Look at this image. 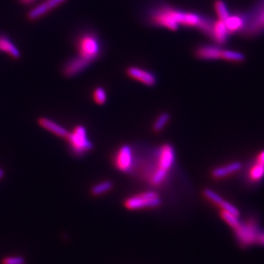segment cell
<instances>
[{"instance_id":"obj_16","label":"cell","mask_w":264,"mask_h":264,"mask_svg":"<svg viewBox=\"0 0 264 264\" xmlns=\"http://www.w3.org/2000/svg\"><path fill=\"white\" fill-rule=\"evenodd\" d=\"M228 34H229V32H228L224 21L218 20L217 21L214 23L211 39H214L218 44L223 45L227 41Z\"/></svg>"},{"instance_id":"obj_5","label":"cell","mask_w":264,"mask_h":264,"mask_svg":"<svg viewBox=\"0 0 264 264\" xmlns=\"http://www.w3.org/2000/svg\"><path fill=\"white\" fill-rule=\"evenodd\" d=\"M135 158L132 147L128 145L120 146L112 157V163L117 170L122 173H129L135 165Z\"/></svg>"},{"instance_id":"obj_21","label":"cell","mask_w":264,"mask_h":264,"mask_svg":"<svg viewBox=\"0 0 264 264\" xmlns=\"http://www.w3.org/2000/svg\"><path fill=\"white\" fill-rule=\"evenodd\" d=\"M170 120V114L168 112H163L159 117L156 119L155 122L152 126V129L154 132H160L164 128L166 125L168 124V122Z\"/></svg>"},{"instance_id":"obj_24","label":"cell","mask_w":264,"mask_h":264,"mask_svg":"<svg viewBox=\"0 0 264 264\" xmlns=\"http://www.w3.org/2000/svg\"><path fill=\"white\" fill-rule=\"evenodd\" d=\"M220 215L221 217L225 221V223H228V225L230 226L233 229H234L240 222L238 220V216H236V215H233V214H231V213L228 212L226 210H221Z\"/></svg>"},{"instance_id":"obj_25","label":"cell","mask_w":264,"mask_h":264,"mask_svg":"<svg viewBox=\"0 0 264 264\" xmlns=\"http://www.w3.org/2000/svg\"><path fill=\"white\" fill-rule=\"evenodd\" d=\"M25 257L23 256H7L1 259L0 264H26Z\"/></svg>"},{"instance_id":"obj_1","label":"cell","mask_w":264,"mask_h":264,"mask_svg":"<svg viewBox=\"0 0 264 264\" xmlns=\"http://www.w3.org/2000/svg\"><path fill=\"white\" fill-rule=\"evenodd\" d=\"M64 140L71 155L76 158H84L95 147L88 137L87 130L81 124L76 125L73 130L69 131Z\"/></svg>"},{"instance_id":"obj_13","label":"cell","mask_w":264,"mask_h":264,"mask_svg":"<svg viewBox=\"0 0 264 264\" xmlns=\"http://www.w3.org/2000/svg\"><path fill=\"white\" fill-rule=\"evenodd\" d=\"M223 50L217 46H202L197 48L196 56L202 60L222 59Z\"/></svg>"},{"instance_id":"obj_15","label":"cell","mask_w":264,"mask_h":264,"mask_svg":"<svg viewBox=\"0 0 264 264\" xmlns=\"http://www.w3.org/2000/svg\"><path fill=\"white\" fill-rule=\"evenodd\" d=\"M242 167H243V164L240 162H233V163H228L226 165L214 168L211 172V175L215 179H221V178H224V177L238 172L240 170Z\"/></svg>"},{"instance_id":"obj_20","label":"cell","mask_w":264,"mask_h":264,"mask_svg":"<svg viewBox=\"0 0 264 264\" xmlns=\"http://www.w3.org/2000/svg\"><path fill=\"white\" fill-rule=\"evenodd\" d=\"M222 59L229 62H241L246 60V56L239 52L231 51V50H223Z\"/></svg>"},{"instance_id":"obj_27","label":"cell","mask_w":264,"mask_h":264,"mask_svg":"<svg viewBox=\"0 0 264 264\" xmlns=\"http://www.w3.org/2000/svg\"><path fill=\"white\" fill-rule=\"evenodd\" d=\"M34 1V0H20V2L24 5H31Z\"/></svg>"},{"instance_id":"obj_11","label":"cell","mask_w":264,"mask_h":264,"mask_svg":"<svg viewBox=\"0 0 264 264\" xmlns=\"http://www.w3.org/2000/svg\"><path fill=\"white\" fill-rule=\"evenodd\" d=\"M204 194H205V197H207L208 200L219 206L222 210H226V211L239 217V215H240L239 210L234 205H232L231 203L223 200V197H221L220 195H218L216 192H214L211 189L206 188L204 191Z\"/></svg>"},{"instance_id":"obj_10","label":"cell","mask_w":264,"mask_h":264,"mask_svg":"<svg viewBox=\"0 0 264 264\" xmlns=\"http://www.w3.org/2000/svg\"><path fill=\"white\" fill-rule=\"evenodd\" d=\"M126 73L130 78L138 80L147 86H153L157 83V78L152 73L140 69V68L131 66V67L127 68Z\"/></svg>"},{"instance_id":"obj_8","label":"cell","mask_w":264,"mask_h":264,"mask_svg":"<svg viewBox=\"0 0 264 264\" xmlns=\"http://www.w3.org/2000/svg\"><path fill=\"white\" fill-rule=\"evenodd\" d=\"M67 0H45L44 2L39 4V6H35L29 11L27 17L30 21H36L46 16L50 11L54 10L62 4L65 3Z\"/></svg>"},{"instance_id":"obj_6","label":"cell","mask_w":264,"mask_h":264,"mask_svg":"<svg viewBox=\"0 0 264 264\" xmlns=\"http://www.w3.org/2000/svg\"><path fill=\"white\" fill-rule=\"evenodd\" d=\"M233 230L238 243L240 244L241 246H248L256 244V238L261 228L253 222H239L238 225Z\"/></svg>"},{"instance_id":"obj_4","label":"cell","mask_w":264,"mask_h":264,"mask_svg":"<svg viewBox=\"0 0 264 264\" xmlns=\"http://www.w3.org/2000/svg\"><path fill=\"white\" fill-rule=\"evenodd\" d=\"M262 32H264V0H259L252 12L245 17V26L241 33L246 36H257Z\"/></svg>"},{"instance_id":"obj_2","label":"cell","mask_w":264,"mask_h":264,"mask_svg":"<svg viewBox=\"0 0 264 264\" xmlns=\"http://www.w3.org/2000/svg\"><path fill=\"white\" fill-rule=\"evenodd\" d=\"M76 56L90 63L98 59L102 53V43L99 36L93 32L80 34L75 40Z\"/></svg>"},{"instance_id":"obj_7","label":"cell","mask_w":264,"mask_h":264,"mask_svg":"<svg viewBox=\"0 0 264 264\" xmlns=\"http://www.w3.org/2000/svg\"><path fill=\"white\" fill-rule=\"evenodd\" d=\"M158 168L163 170H170L175 162V151L173 146L168 144L162 145L158 150Z\"/></svg>"},{"instance_id":"obj_19","label":"cell","mask_w":264,"mask_h":264,"mask_svg":"<svg viewBox=\"0 0 264 264\" xmlns=\"http://www.w3.org/2000/svg\"><path fill=\"white\" fill-rule=\"evenodd\" d=\"M249 179L252 182H258L264 178V163L255 159V163L248 171Z\"/></svg>"},{"instance_id":"obj_3","label":"cell","mask_w":264,"mask_h":264,"mask_svg":"<svg viewBox=\"0 0 264 264\" xmlns=\"http://www.w3.org/2000/svg\"><path fill=\"white\" fill-rule=\"evenodd\" d=\"M162 205V200L158 192L154 191L140 192L139 194L128 197L123 201L127 210H139L144 209H154Z\"/></svg>"},{"instance_id":"obj_28","label":"cell","mask_w":264,"mask_h":264,"mask_svg":"<svg viewBox=\"0 0 264 264\" xmlns=\"http://www.w3.org/2000/svg\"><path fill=\"white\" fill-rule=\"evenodd\" d=\"M5 173H6V172H5V170H4V168H0V180L2 179V178H4Z\"/></svg>"},{"instance_id":"obj_12","label":"cell","mask_w":264,"mask_h":264,"mask_svg":"<svg viewBox=\"0 0 264 264\" xmlns=\"http://www.w3.org/2000/svg\"><path fill=\"white\" fill-rule=\"evenodd\" d=\"M37 122L43 129L47 130L52 135H54L55 136L63 139V140L69 134V130L66 129V127H63L62 125L58 124L55 121L50 119L48 117H40L38 118Z\"/></svg>"},{"instance_id":"obj_14","label":"cell","mask_w":264,"mask_h":264,"mask_svg":"<svg viewBox=\"0 0 264 264\" xmlns=\"http://www.w3.org/2000/svg\"><path fill=\"white\" fill-rule=\"evenodd\" d=\"M0 52L6 53L15 59H19L21 57V52L18 47L6 34H0Z\"/></svg>"},{"instance_id":"obj_26","label":"cell","mask_w":264,"mask_h":264,"mask_svg":"<svg viewBox=\"0 0 264 264\" xmlns=\"http://www.w3.org/2000/svg\"><path fill=\"white\" fill-rule=\"evenodd\" d=\"M256 245H258V246H264L263 229H261V230L259 231L258 235H257V238H256Z\"/></svg>"},{"instance_id":"obj_9","label":"cell","mask_w":264,"mask_h":264,"mask_svg":"<svg viewBox=\"0 0 264 264\" xmlns=\"http://www.w3.org/2000/svg\"><path fill=\"white\" fill-rule=\"evenodd\" d=\"M90 65V62L75 55V57H73L66 62L62 68V74L66 77H74L86 70Z\"/></svg>"},{"instance_id":"obj_22","label":"cell","mask_w":264,"mask_h":264,"mask_svg":"<svg viewBox=\"0 0 264 264\" xmlns=\"http://www.w3.org/2000/svg\"><path fill=\"white\" fill-rule=\"evenodd\" d=\"M215 9L217 14L218 18L221 21H225L230 16L228 7L223 0H216L215 2Z\"/></svg>"},{"instance_id":"obj_17","label":"cell","mask_w":264,"mask_h":264,"mask_svg":"<svg viewBox=\"0 0 264 264\" xmlns=\"http://www.w3.org/2000/svg\"><path fill=\"white\" fill-rule=\"evenodd\" d=\"M113 187H114L113 182L109 180H105V181H102V182H98L96 184L93 185L90 187L89 192L93 197H99V196H102L109 191H112Z\"/></svg>"},{"instance_id":"obj_23","label":"cell","mask_w":264,"mask_h":264,"mask_svg":"<svg viewBox=\"0 0 264 264\" xmlns=\"http://www.w3.org/2000/svg\"><path fill=\"white\" fill-rule=\"evenodd\" d=\"M93 99L97 104L103 105L107 101L106 92L102 86H97L93 93Z\"/></svg>"},{"instance_id":"obj_18","label":"cell","mask_w":264,"mask_h":264,"mask_svg":"<svg viewBox=\"0 0 264 264\" xmlns=\"http://www.w3.org/2000/svg\"><path fill=\"white\" fill-rule=\"evenodd\" d=\"M226 27L228 29L229 34L231 33H237L241 32L245 26V17L242 16H230L227 20L224 21Z\"/></svg>"}]
</instances>
